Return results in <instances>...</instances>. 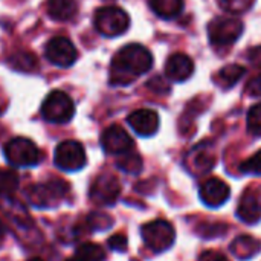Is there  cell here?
<instances>
[{"instance_id": "obj_1", "label": "cell", "mask_w": 261, "mask_h": 261, "mask_svg": "<svg viewBox=\"0 0 261 261\" xmlns=\"http://www.w3.org/2000/svg\"><path fill=\"white\" fill-rule=\"evenodd\" d=\"M153 67V55L138 43H132L119 49L110 64V84L128 86L138 76L147 73Z\"/></svg>"}, {"instance_id": "obj_2", "label": "cell", "mask_w": 261, "mask_h": 261, "mask_svg": "<svg viewBox=\"0 0 261 261\" xmlns=\"http://www.w3.org/2000/svg\"><path fill=\"white\" fill-rule=\"evenodd\" d=\"M0 219L12 229L18 239L29 237V234L35 231L26 208L9 196H0Z\"/></svg>"}, {"instance_id": "obj_3", "label": "cell", "mask_w": 261, "mask_h": 261, "mask_svg": "<svg viewBox=\"0 0 261 261\" xmlns=\"http://www.w3.org/2000/svg\"><path fill=\"white\" fill-rule=\"evenodd\" d=\"M69 185L64 180L52 179L47 182L35 184L26 188V199L37 208H54L67 194Z\"/></svg>"}, {"instance_id": "obj_4", "label": "cell", "mask_w": 261, "mask_h": 261, "mask_svg": "<svg viewBox=\"0 0 261 261\" xmlns=\"http://www.w3.org/2000/svg\"><path fill=\"white\" fill-rule=\"evenodd\" d=\"M93 24L101 35L118 37L128 29L130 17L124 9L118 6H102L96 9L93 17Z\"/></svg>"}, {"instance_id": "obj_5", "label": "cell", "mask_w": 261, "mask_h": 261, "mask_svg": "<svg viewBox=\"0 0 261 261\" xmlns=\"http://www.w3.org/2000/svg\"><path fill=\"white\" fill-rule=\"evenodd\" d=\"M75 115L72 98L63 90H52L41 104V116L52 124H66Z\"/></svg>"}, {"instance_id": "obj_6", "label": "cell", "mask_w": 261, "mask_h": 261, "mask_svg": "<svg viewBox=\"0 0 261 261\" xmlns=\"http://www.w3.org/2000/svg\"><path fill=\"white\" fill-rule=\"evenodd\" d=\"M141 236L147 248H150L154 252H164L168 251L174 245V228L168 220H153L145 223L141 228Z\"/></svg>"}, {"instance_id": "obj_7", "label": "cell", "mask_w": 261, "mask_h": 261, "mask_svg": "<svg viewBox=\"0 0 261 261\" xmlns=\"http://www.w3.org/2000/svg\"><path fill=\"white\" fill-rule=\"evenodd\" d=\"M5 158L14 167H34L41 161L40 148L28 138H14L5 145Z\"/></svg>"}, {"instance_id": "obj_8", "label": "cell", "mask_w": 261, "mask_h": 261, "mask_svg": "<svg viewBox=\"0 0 261 261\" xmlns=\"http://www.w3.org/2000/svg\"><path fill=\"white\" fill-rule=\"evenodd\" d=\"M243 23L232 17H216L208 24V37L211 44L220 47V46H229L236 43L242 34H243Z\"/></svg>"}, {"instance_id": "obj_9", "label": "cell", "mask_w": 261, "mask_h": 261, "mask_svg": "<svg viewBox=\"0 0 261 261\" xmlns=\"http://www.w3.org/2000/svg\"><path fill=\"white\" fill-rule=\"evenodd\" d=\"M54 162L64 171H78L87 162L84 147L78 141H63L55 148Z\"/></svg>"}, {"instance_id": "obj_10", "label": "cell", "mask_w": 261, "mask_h": 261, "mask_svg": "<svg viewBox=\"0 0 261 261\" xmlns=\"http://www.w3.org/2000/svg\"><path fill=\"white\" fill-rule=\"evenodd\" d=\"M44 54H46L47 61H50L54 66H58V67H69L78 58L76 47L66 37L50 38L46 44Z\"/></svg>"}, {"instance_id": "obj_11", "label": "cell", "mask_w": 261, "mask_h": 261, "mask_svg": "<svg viewBox=\"0 0 261 261\" xmlns=\"http://www.w3.org/2000/svg\"><path fill=\"white\" fill-rule=\"evenodd\" d=\"M121 194V184L112 174L98 176L89 191L90 199L98 205H113Z\"/></svg>"}, {"instance_id": "obj_12", "label": "cell", "mask_w": 261, "mask_h": 261, "mask_svg": "<svg viewBox=\"0 0 261 261\" xmlns=\"http://www.w3.org/2000/svg\"><path fill=\"white\" fill-rule=\"evenodd\" d=\"M101 145L109 154H124L133 150L135 142L121 125H110L101 135Z\"/></svg>"}, {"instance_id": "obj_13", "label": "cell", "mask_w": 261, "mask_h": 261, "mask_svg": "<svg viewBox=\"0 0 261 261\" xmlns=\"http://www.w3.org/2000/svg\"><path fill=\"white\" fill-rule=\"evenodd\" d=\"M229 196H231L229 185L219 177L206 179L200 185V199L210 208L222 206L229 199Z\"/></svg>"}, {"instance_id": "obj_14", "label": "cell", "mask_w": 261, "mask_h": 261, "mask_svg": "<svg viewBox=\"0 0 261 261\" xmlns=\"http://www.w3.org/2000/svg\"><path fill=\"white\" fill-rule=\"evenodd\" d=\"M127 122L133 128L135 133H138L139 136L148 138V136H153L159 130L161 121H159V115L154 110L139 109L128 115Z\"/></svg>"}, {"instance_id": "obj_15", "label": "cell", "mask_w": 261, "mask_h": 261, "mask_svg": "<svg viewBox=\"0 0 261 261\" xmlns=\"http://www.w3.org/2000/svg\"><path fill=\"white\" fill-rule=\"evenodd\" d=\"M194 72V61L185 54H173L165 63V76L171 81H187Z\"/></svg>"}, {"instance_id": "obj_16", "label": "cell", "mask_w": 261, "mask_h": 261, "mask_svg": "<svg viewBox=\"0 0 261 261\" xmlns=\"http://www.w3.org/2000/svg\"><path fill=\"white\" fill-rule=\"evenodd\" d=\"M237 216L242 222L254 225L261 220V196L255 191H246L239 203Z\"/></svg>"}, {"instance_id": "obj_17", "label": "cell", "mask_w": 261, "mask_h": 261, "mask_svg": "<svg viewBox=\"0 0 261 261\" xmlns=\"http://www.w3.org/2000/svg\"><path fill=\"white\" fill-rule=\"evenodd\" d=\"M260 249L261 242L251 236H240L229 246V251L232 252V255H236L240 260H248V258L255 257L260 252Z\"/></svg>"}, {"instance_id": "obj_18", "label": "cell", "mask_w": 261, "mask_h": 261, "mask_svg": "<svg viewBox=\"0 0 261 261\" xmlns=\"http://www.w3.org/2000/svg\"><path fill=\"white\" fill-rule=\"evenodd\" d=\"M78 12V0H47V14L57 21H67Z\"/></svg>"}, {"instance_id": "obj_19", "label": "cell", "mask_w": 261, "mask_h": 261, "mask_svg": "<svg viewBox=\"0 0 261 261\" xmlns=\"http://www.w3.org/2000/svg\"><path fill=\"white\" fill-rule=\"evenodd\" d=\"M245 73H246V69L243 66H240V64H229V66L222 67L217 72V75L214 76V81L222 89H231V87H234L243 78Z\"/></svg>"}, {"instance_id": "obj_20", "label": "cell", "mask_w": 261, "mask_h": 261, "mask_svg": "<svg viewBox=\"0 0 261 261\" xmlns=\"http://www.w3.org/2000/svg\"><path fill=\"white\" fill-rule=\"evenodd\" d=\"M153 12L165 20L176 18L184 9V0H150Z\"/></svg>"}, {"instance_id": "obj_21", "label": "cell", "mask_w": 261, "mask_h": 261, "mask_svg": "<svg viewBox=\"0 0 261 261\" xmlns=\"http://www.w3.org/2000/svg\"><path fill=\"white\" fill-rule=\"evenodd\" d=\"M216 164L214 154H211L210 151L197 147L193 154H191V161H190V167L194 170V173H208Z\"/></svg>"}, {"instance_id": "obj_22", "label": "cell", "mask_w": 261, "mask_h": 261, "mask_svg": "<svg viewBox=\"0 0 261 261\" xmlns=\"http://www.w3.org/2000/svg\"><path fill=\"white\" fill-rule=\"evenodd\" d=\"M9 64L20 72H34L38 67V60L31 52H18L9 58Z\"/></svg>"}, {"instance_id": "obj_23", "label": "cell", "mask_w": 261, "mask_h": 261, "mask_svg": "<svg viewBox=\"0 0 261 261\" xmlns=\"http://www.w3.org/2000/svg\"><path fill=\"white\" fill-rule=\"evenodd\" d=\"M118 168L122 170L124 173H128V174H139L141 170H142V159L139 154L136 153H124L121 154V158L118 159L116 162Z\"/></svg>"}, {"instance_id": "obj_24", "label": "cell", "mask_w": 261, "mask_h": 261, "mask_svg": "<svg viewBox=\"0 0 261 261\" xmlns=\"http://www.w3.org/2000/svg\"><path fill=\"white\" fill-rule=\"evenodd\" d=\"M76 257H80L83 261H104L106 260V252L99 245L84 243V245L78 246Z\"/></svg>"}, {"instance_id": "obj_25", "label": "cell", "mask_w": 261, "mask_h": 261, "mask_svg": "<svg viewBox=\"0 0 261 261\" xmlns=\"http://www.w3.org/2000/svg\"><path fill=\"white\" fill-rule=\"evenodd\" d=\"M18 188V176L15 171L0 168V196H11Z\"/></svg>"}, {"instance_id": "obj_26", "label": "cell", "mask_w": 261, "mask_h": 261, "mask_svg": "<svg viewBox=\"0 0 261 261\" xmlns=\"http://www.w3.org/2000/svg\"><path fill=\"white\" fill-rule=\"evenodd\" d=\"M217 3L229 14H243L252 8L254 0H217Z\"/></svg>"}, {"instance_id": "obj_27", "label": "cell", "mask_w": 261, "mask_h": 261, "mask_svg": "<svg viewBox=\"0 0 261 261\" xmlns=\"http://www.w3.org/2000/svg\"><path fill=\"white\" fill-rule=\"evenodd\" d=\"M246 122H248V132L257 138L261 136V102L260 104H255L249 109L248 112V118H246Z\"/></svg>"}, {"instance_id": "obj_28", "label": "cell", "mask_w": 261, "mask_h": 261, "mask_svg": "<svg viewBox=\"0 0 261 261\" xmlns=\"http://www.w3.org/2000/svg\"><path fill=\"white\" fill-rule=\"evenodd\" d=\"M240 171L245 174L261 176V150L240 164Z\"/></svg>"}, {"instance_id": "obj_29", "label": "cell", "mask_w": 261, "mask_h": 261, "mask_svg": "<svg viewBox=\"0 0 261 261\" xmlns=\"http://www.w3.org/2000/svg\"><path fill=\"white\" fill-rule=\"evenodd\" d=\"M113 223V220L106 216V214H101V213H92L90 217H89V225L92 229H98V231H102V229H107L110 228V225Z\"/></svg>"}, {"instance_id": "obj_30", "label": "cell", "mask_w": 261, "mask_h": 261, "mask_svg": "<svg viewBox=\"0 0 261 261\" xmlns=\"http://www.w3.org/2000/svg\"><path fill=\"white\" fill-rule=\"evenodd\" d=\"M109 248L118 252H124L127 249V239L124 234H115L109 239Z\"/></svg>"}, {"instance_id": "obj_31", "label": "cell", "mask_w": 261, "mask_h": 261, "mask_svg": "<svg viewBox=\"0 0 261 261\" xmlns=\"http://www.w3.org/2000/svg\"><path fill=\"white\" fill-rule=\"evenodd\" d=\"M147 87L150 89V90H153V92H156V93H168L170 92V87H168V84L161 78V76H154L153 80H150L148 83H147Z\"/></svg>"}, {"instance_id": "obj_32", "label": "cell", "mask_w": 261, "mask_h": 261, "mask_svg": "<svg viewBox=\"0 0 261 261\" xmlns=\"http://www.w3.org/2000/svg\"><path fill=\"white\" fill-rule=\"evenodd\" d=\"M246 92L251 95V96H261V73L255 75L249 83H248V87H246Z\"/></svg>"}, {"instance_id": "obj_33", "label": "cell", "mask_w": 261, "mask_h": 261, "mask_svg": "<svg viewBox=\"0 0 261 261\" xmlns=\"http://www.w3.org/2000/svg\"><path fill=\"white\" fill-rule=\"evenodd\" d=\"M249 61L255 66V67H258L261 69V46H255V47H252L251 50H249Z\"/></svg>"}, {"instance_id": "obj_34", "label": "cell", "mask_w": 261, "mask_h": 261, "mask_svg": "<svg viewBox=\"0 0 261 261\" xmlns=\"http://www.w3.org/2000/svg\"><path fill=\"white\" fill-rule=\"evenodd\" d=\"M200 261H229L225 255L216 252V251H206L200 255Z\"/></svg>"}, {"instance_id": "obj_35", "label": "cell", "mask_w": 261, "mask_h": 261, "mask_svg": "<svg viewBox=\"0 0 261 261\" xmlns=\"http://www.w3.org/2000/svg\"><path fill=\"white\" fill-rule=\"evenodd\" d=\"M66 261H83L80 257H73V258H67Z\"/></svg>"}, {"instance_id": "obj_36", "label": "cell", "mask_w": 261, "mask_h": 261, "mask_svg": "<svg viewBox=\"0 0 261 261\" xmlns=\"http://www.w3.org/2000/svg\"><path fill=\"white\" fill-rule=\"evenodd\" d=\"M2 239H3V229H2V226H0V242H2Z\"/></svg>"}, {"instance_id": "obj_37", "label": "cell", "mask_w": 261, "mask_h": 261, "mask_svg": "<svg viewBox=\"0 0 261 261\" xmlns=\"http://www.w3.org/2000/svg\"><path fill=\"white\" fill-rule=\"evenodd\" d=\"M26 261H43V260H40V258H31V260H26Z\"/></svg>"}]
</instances>
